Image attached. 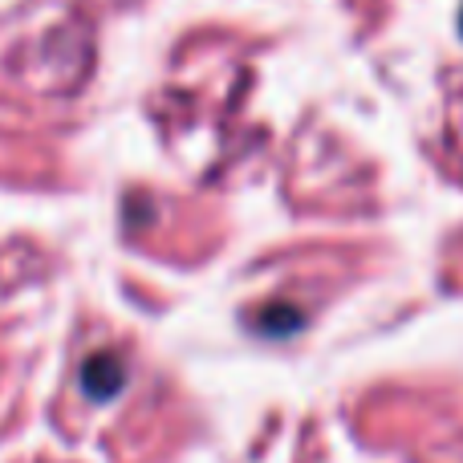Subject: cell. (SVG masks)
<instances>
[{"mask_svg": "<svg viewBox=\"0 0 463 463\" xmlns=\"http://www.w3.org/2000/svg\"><path fill=\"white\" fill-rule=\"evenodd\" d=\"M122 383H127V366H122V358L110 350L86 358V366H81V391H86V399H94V402L114 399V394L122 391Z\"/></svg>", "mask_w": 463, "mask_h": 463, "instance_id": "cell-1", "label": "cell"}]
</instances>
